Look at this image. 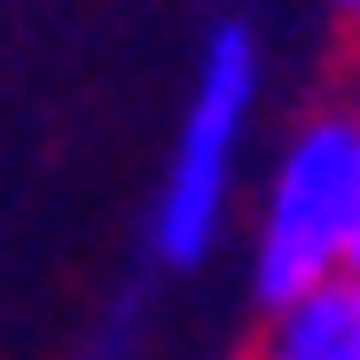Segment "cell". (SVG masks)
<instances>
[{"mask_svg": "<svg viewBox=\"0 0 360 360\" xmlns=\"http://www.w3.org/2000/svg\"><path fill=\"white\" fill-rule=\"evenodd\" d=\"M259 79H266V55L251 24H219L196 55V86L188 110H180V134L157 180V204H149V243L165 266H204L227 235L235 212V172H243V141H251V117H259Z\"/></svg>", "mask_w": 360, "mask_h": 360, "instance_id": "obj_1", "label": "cell"}, {"mask_svg": "<svg viewBox=\"0 0 360 360\" xmlns=\"http://www.w3.org/2000/svg\"><path fill=\"white\" fill-rule=\"evenodd\" d=\"M360 266V126L345 110L306 117L274 172L251 235V297L274 314L321 282H352Z\"/></svg>", "mask_w": 360, "mask_h": 360, "instance_id": "obj_2", "label": "cell"}, {"mask_svg": "<svg viewBox=\"0 0 360 360\" xmlns=\"http://www.w3.org/2000/svg\"><path fill=\"white\" fill-rule=\"evenodd\" d=\"M259 360H360V282H321L274 306Z\"/></svg>", "mask_w": 360, "mask_h": 360, "instance_id": "obj_3", "label": "cell"}, {"mask_svg": "<svg viewBox=\"0 0 360 360\" xmlns=\"http://www.w3.org/2000/svg\"><path fill=\"white\" fill-rule=\"evenodd\" d=\"M102 360H117V345H110V352H102Z\"/></svg>", "mask_w": 360, "mask_h": 360, "instance_id": "obj_4", "label": "cell"}, {"mask_svg": "<svg viewBox=\"0 0 360 360\" xmlns=\"http://www.w3.org/2000/svg\"><path fill=\"white\" fill-rule=\"evenodd\" d=\"M337 8H352V0H337Z\"/></svg>", "mask_w": 360, "mask_h": 360, "instance_id": "obj_5", "label": "cell"}]
</instances>
